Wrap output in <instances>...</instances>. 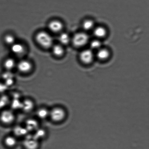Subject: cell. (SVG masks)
<instances>
[{"instance_id": "1", "label": "cell", "mask_w": 149, "mask_h": 149, "mask_svg": "<svg viewBox=\"0 0 149 149\" xmlns=\"http://www.w3.org/2000/svg\"><path fill=\"white\" fill-rule=\"evenodd\" d=\"M68 116V111L63 107L56 106L49 109V119L54 123H62L66 119Z\"/></svg>"}, {"instance_id": "2", "label": "cell", "mask_w": 149, "mask_h": 149, "mask_svg": "<svg viewBox=\"0 0 149 149\" xmlns=\"http://www.w3.org/2000/svg\"><path fill=\"white\" fill-rule=\"evenodd\" d=\"M16 120L15 112L10 108L3 109L0 112V123L4 126H11L14 123Z\"/></svg>"}, {"instance_id": "3", "label": "cell", "mask_w": 149, "mask_h": 149, "mask_svg": "<svg viewBox=\"0 0 149 149\" xmlns=\"http://www.w3.org/2000/svg\"><path fill=\"white\" fill-rule=\"evenodd\" d=\"M36 40L38 43L42 47L49 48L53 45V38L50 34L45 31H40L36 36Z\"/></svg>"}, {"instance_id": "4", "label": "cell", "mask_w": 149, "mask_h": 149, "mask_svg": "<svg viewBox=\"0 0 149 149\" xmlns=\"http://www.w3.org/2000/svg\"><path fill=\"white\" fill-rule=\"evenodd\" d=\"M40 141L35 138L32 134H29L23 138L22 144L25 149H38Z\"/></svg>"}, {"instance_id": "5", "label": "cell", "mask_w": 149, "mask_h": 149, "mask_svg": "<svg viewBox=\"0 0 149 149\" xmlns=\"http://www.w3.org/2000/svg\"><path fill=\"white\" fill-rule=\"evenodd\" d=\"M89 39V36L87 33L80 32L74 35L72 38V42L74 46L77 47H81L87 44Z\"/></svg>"}, {"instance_id": "6", "label": "cell", "mask_w": 149, "mask_h": 149, "mask_svg": "<svg viewBox=\"0 0 149 149\" xmlns=\"http://www.w3.org/2000/svg\"><path fill=\"white\" fill-rule=\"evenodd\" d=\"M23 125L30 134H33L40 127L39 120L36 118H27Z\"/></svg>"}, {"instance_id": "7", "label": "cell", "mask_w": 149, "mask_h": 149, "mask_svg": "<svg viewBox=\"0 0 149 149\" xmlns=\"http://www.w3.org/2000/svg\"><path fill=\"white\" fill-rule=\"evenodd\" d=\"M35 105L34 100L30 98L22 99L21 110L24 113H30L34 110Z\"/></svg>"}, {"instance_id": "8", "label": "cell", "mask_w": 149, "mask_h": 149, "mask_svg": "<svg viewBox=\"0 0 149 149\" xmlns=\"http://www.w3.org/2000/svg\"><path fill=\"white\" fill-rule=\"evenodd\" d=\"M80 60L83 63L89 64L93 62L94 54L91 49H86L82 51L79 55Z\"/></svg>"}, {"instance_id": "9", "label": "cell", "mask_w": 149, "mask_h": 149, "mask_svg": "<svg viewBox=\"0 0 149 149\" xmlns=\"http://www.w3.org/2000/svg\"><path fill=\"white\" fill-rule=\"evenodd\" d=\"M35 112L36 118L39 120H44L49 119V109L46 107H39L36 109Z\"/></svg>"}, {"instance_id": "10", "label": "cell", "mask_w": 149, "mask_h": 149, "mask_svg": "<svg viewBox=\"0 0 149 149\" xmlns=\"http://www.w3.org/2000/svg\"><path fill=\"white\" fill-rule=\"evenodd\" d=\"M29 134L24 125H16L13 128V134L17 138H23Z\"/></svg>"}, {"instance_id": "11", "label": "cell", "mask_w": 149, "mask_h": 149, "mask_svg": "<svg viewBox=\"0 0 149 149\" xmlns=\"http://www.w3.org/2000/svg\"><path fill=\"white\" fill-rule=\"evenodd\" d=\"M3 143L6 147L12 148L15 147L17 143V138L13 134L6 136L3 140Z\"/></svg>"}, {"instance_id": "12", "label": "cell", "mask_w": 149, "mask_h": 149, "mask_svg": "<svg viewBox=\"0 0 149 149\" xmlns=\"http://www.w3.org/2000/svg\"><path fill=\"white\" fill-rule=\"evenodd\" d=\"M17 68L22 73L27 74L31 71L32 65L28 61L23 60L19 63L17 65Z\"/></svg>"}, {"instance_id": "13", "label": "cell", "mask_w": 149, "mask_h": 149, "mask_svg": "<svg viewBox=\"0 0 149 149\" xmlns=\"http://www.w3.org/2000/svg\"><path fill=\"white\" fill-rule=\"evenodd\" d=\"M49 28L54 33H58L62 30L63 24L59 20H54L49 23Z\"/></svg>"}, {"instance_id": "14", "label": "cell", "mask_w": 149, "mask_h": 149, "mask_svg": "<svg viewBox=\"0 0 149 149\" xmlns=\"http://www.w3.org/2000/svg\"><path fill=\"white\" fill-rule=\"evenodd\" d=\"M36 139L40 141V140L45 139L47 135V131L46 129L42 127H39L33 134Z\"/></svg>"}, {"instance_id": "15", "label": "cell", "mask_w": 149, "mask_h": 149, "mask_svg": "<svg viewBox=\"0 0 149 149\" xmlns=\"http://www.w3.org/2000/svg\"><path fill=\"white\" fill-rule=\"evenodd\" d=\"M11 98L7 93L0 95V107L2 109L8 108L10 106Z\"/></svg>"}, {"instance_id": "16", "label": "cell", "mask_w": 149, "mask_h": 149, "mask_svg": "<svg viewBox=\"0 0 149 149\" xmlns=\"http://www.w3.org/2000/svg\"><path fill=\"white\" fill-rule=\"evenodd\" d=\"M110 55V53L108 49H100L97 50L96 56L98 59L100 60L104 61L107 59Z\"/></svg>"}, {"instance_id": "17", "label": "cell", "mask_w": 149, "mask_h": 149, "mask_svg": "<svg viewBox=\"0 0 149 149\" xmlns=\"http://www.w3.org/2000/svg\"><path fill=\"white\" fill-rule=\"evenodd\" d=\"M107 32L106 30L104 27L99 26L94 29L93 34L98 38H102L106 36Z\"/></svg>"}, {"instance_id": "18", "label": "cell", "mask_w": 149, "mask_h": 149, "mask_svg": "<svg viewBox=\"0 0 149 149\" xmlns=\"http://www.w3.org/2000/svg\"><path fill=\"white\" fill-rule=\"evenodd\" d=\"M11 49L13 53L20 54L24 52V47L21 44L15 43L12 45Z\"/></svg>"}, {"instance_id": "19", "label": "cell", "mask_w": 149, "mask_h": 149, "mask_svg": "<svg viewBox=\"0 0 149 149\" xmlns=\"http://www.w3.org/2000/svg\"><path fill=\"white\" fill-rule=\"evenodd\" d=\"M59 40L62 44L66 45L69 43L70 41L71 38L68 33H63L60 35Z\"/></svg>"}, {"instance_id": "20", "label": "cell", "mask_w": 149, "mask_h": 149, "mask_svg": "<svg viewBox=\"0 0 149 149\" xmlns=\"http://www.w3.org/2000/svg\"><path fill=\"white\" fill-rule=\"evenodd\" d=\"M52 52L56 56H60L63 54L64 49L63 47L61 45H56L53 47Z\"/></svg>"}, {"instance_id": "21", "label": "cell", "mask_w": 149, "mask_h": 149, "mask_svg": "<svg viewBox=\"0 0 149 149\" xmlns=\"http://www.w3.org/2000/svg\"><path fill=\"white\" fill-rule=\"evenodd\" d=\"M4 66L7 71H11L15 66V62L13 59L9 58L4 62Z\"/></svg>"}, {"instance_id": "22", "label": "cell", "mask_w": 149, "mask_h": 149, "mask_svg": "<svg viewBox=\"0 0 149 149\" xmlns=\"http://www.w3.org/2000/svg\"><path fill=\"white\" fill-rule=\"evenodd\" d=\"M94 26V22L91 19L85 20L82 24L83 29L86 31H90L92 30L93 29Z\"/></svg>"}, {"instance_id": "23", "label": "cell", "mask_w": 149, "mask_h": 149, "mask_svg": "<svg viewBox=\"0 0 149 149\" xmlns=\"http://www.w3.org/2000/svg\"><path fill=\"white\" fill-rule=\"evenodd\" d=\"M101 45V43L98 40L96 39V40H93L91 42L90 45L91 49L98 50L100 49Z\"/></svg>"}, {"instance_id": "24", "label": "cell", "mask_w": 149, "mask_h": 149, "mask_svg": "<svg viewBox=\"0 0 149 149\" xmlns=\"http://www.w3.org/2000/svg\"><path fill=\"white\" fill-rule=\"evenodd\" d=\"M4 40L7 44L12 45L15 43V38L12 35H7L4 38Z\"/></svg>"}, {"instance_id": "25", "label": "cell", "mask_w": 149, "mask_h": 149, "mask_svg": "<svg viewBox=\"0 0 149 149\" xmlns=\"http://www.w3.org/2000/svg\"><path fill=\"white\" fill-rule=\"evenodd\" d=\"M9 88L3 81H0V95L7 93Z\"/></svg>"}, {"instance_id": "26", "label": "cell", "mask_w": 149, "mask_h": 149, "mask_svg": "<svg viewBox=\"0 0 149 149\" xmlns=\"http://www.w3.org/2000/svg\"><path fill=\"white\" fill-rule=\"evenodd\" d=\"M2 77L3 79V81H4L7 79L14 78V75L11 71L7 70L3 74Z\"/></svg>"}, {"instance_id": "27", "label": "cell", "mask_w": 149, "mask_h": 149, "mask_svg": "<svg viewBox=\"0 0 149 149\" xmlns=\"http://www.w3.org/2000/svg\"><path fill=\"white\" fill-rule=\"evenodd\" d=\"M1 109H1V107H0V112H1Z\"/></svg>"}]
</instances>
